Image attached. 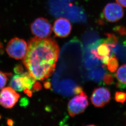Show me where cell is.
<instances>
[{"label": "cell", "mask_w": 126, "mask_h": 126, "mask_svg": "<svg viewBox=\"0 0 126 126\" xmlns=\"http://www.w3.org/2000/svg\"><path fill=\"white\" fill-rule=\"evenodd\" d=\"M59 52V47L54 40L35 37L29 42L23 63L35 80H44L54 73Z\"/></svg>", "instance_id": "cell-1"}, {"label": "cell", "mask_w": 126, "mask_h": 126, "mask_svg": "<svg viewBox=\"0 0 126 126\" xmlns=\"http://www.w3.org/2000/svg\"><path fill=\"white\" fill-rule=\"evenodd\" d=\"M48 8L52 15L67 18L73 22L85 23L87 18L81 7L68 3L63 0H49Z\"/></svg>", "instance_id": "cell-2"}, {"label": "cell", "mask_w": 126, "mask_h": 126, "mask_svg": "<svg viewBox=\"0 0 126 126\" xmlns=\"http://www.w3.org/2000/svg\"><path fill=\"white\" fill-rule=\"evenodd\" d=\"M28 47L25 41L15 37L8 43L6 51L11 58L16 60L23 59L26 54Z\"/></svg>", "instance_id": "cell-3"}, {"label": "cell", "mask_w": 126, "mask_h": 126, "mask_svg": "<svg viewBox=\"0 0 126 126\" xmlns=\"http://www.w3.org/2000/svg\"><path fill=\"white\" fill-rule=\"evenodd\" d=\"M89 105L87 94L82 91L68 102L67 110L70 116L74 117L85 111Z\"/></svg>", "instance_id": "cell-4"}, {"label": "cell", "mask_w": 126, "mask_h": 126, "mask_svg": "<svg viewBox=\"0 0 126 126\" xmlns=\"http://www.w3.org/2000/svg\"><path fill=\"white\" fill-rule=\"evenodd\" d=\"M31 32L36 37L47 38L50 36L53 31L52 27L46 18L40 17L36 19L30 25Z\"/></svg>", "instance_id": "cell-5"}, {"label": "cell", "mask_w": 126, "mask_h": 126, "mask_svg": "<svg viewBox=\"0 0 126 126\" xmlns=\"http://www.w3.org/2000/svg\"><path fill=\"white\" fill-rule=\"evenodd\" d=\"M90 99L92 104L95 107H103L110 102L111 94L107 88L98 87L94 89Z\"/></svg>", "instance_id": "cell-6"}, {"label": "cell", "mask_w": 126, "mask_h": 126, "mask_svg": "<svg viewBox=\"0 0 126 126\" xmlns=\"http://www.w3.org/2000/svg\"><path fill=\"white\" fill-rule=\"evenodd\" d=\"M104 16L107 21L114 23L118 21L124 16V11L121 6L116 3L107 4L104 9Z\"/></svg>", "instance_id": "cell-7"}, {"label": "cell", "mask_w": 126, "mask_h": 126, "mask_svg": "<svg viewBox=\"0 0 126 126\" xmlns=\"http://www.w3.org/2000/svg\"><path fill=\"white\" fill-rule=\"evenodd\" d=\"M20 97V95L11 87L4 88L0 92V105L5 108H12Z\"/></svg>", "instance_id": "cell-8"}, {"label": "cell", "mask_w": 126, "mask_h": 126, "mask_svg": "<svg viewBox=\"0 0 126 126\" xmlns=\"http://www.w3.org/2000/svg\"><path fill=\"white\" fill-rule=\"evenodd\" d=\"M72 30L71 24L68 19L61 17L54 23L53 30L57 37L63 38L69 36Z\"/></svg>", "instance_id": "cell-9"}, {"label": "cell", "mask_w": 126, "mask_h": 126, "mask_svg": "<svg viewBox=\"0 0 126 126\" xmlns=\"http://www.w3.org/2000/svg\"><path fill=\"white\" fill-rule=\"evenodd\" d=\"M111 48L106 43L104 42L99 45L96 49H92L90 51L91 54L94 58L101 60L105 65L107 64L111 54Z\"/></svg>", "instance_id": "cell-10"}, {"label": "cell", "mask_w": 126, "mask_h": 126, "mask_svg": "<svg viewBox=\"0 0 126 126\" xmlns=\"http://www.w3.org/2000/svg\"><path fill=\"white\" fill-rule=\"evenodd\" d=\"M10 84L11 88L17 92H22L25 89L22 82L20 74L13 76Z\"/></svg>", "instance_id": "cell-11"}, {"label": "cell", "mask_w": 126, "mask_h": 126, "mask_svg": "<svg viewBox=\"0 0 126 126\" xmlns=\"http://www.w3.org/2000/svg\"><path fill=\"white\" fill-rule=\"evenodd\" d=\"M20 76L22 82L25 89L28 88L31 89L36 82V80L30 75L29 72L23 73L20 74Z\"/></svg>", "instance_id": "cell-12"}, {"label": "cell", "mask_w": 126, "mask_h": 126, "mask_svg": "<svg viewBox=\"0 0 126 126\" xmlns=\"http://www.w3.org/2000/svg\"><path fill=\"white\" fill-rule=\"evenodd\" d=\"M115 76L120 84L126 86V64L121 66Z\"/></svg>", "instance_id": "cell-13"}, {"label": "cell", "mask_w": 126, "mask_h": 126, "mask_svg": "<svg viewBox=\"0 0 126 126\" xmlns=\"http://www.w3.org/2000/svg\"><path fill=\"white\" fill-rule=\"evenodd\" d=\"M107 69L111 72H115L118 69V59L115 55L110 56L107 64Z\"/></svg>", "instance_id": "cell-14"}, {"label": "cell", "mask_w": 126, "mask_h": 126, "mask_svg": "<svg viewBox=\"0 0 126 126\" xmlns=\"http://www.w3.org/2000/svg\"><path fill=\"white\" fill-rule=\"evenodd\" d=\"M107 38L104 40V42L107 43L111 48L115 47L118 43V38L113 33H107Z\"/></svg>", "instance_id": "cell-15"}, {"label": "cell", "mask_w": 126, "mask_h": 126, "mask_svg": "<svg viewBox=\"0 0 126 126\" xmlns=\"http://www.w3.org/2000/svg\"><path fill=\"white\" fill-rule=\"evenodd\" d=\"M11 75V74L5 73L0 71V90L2 89L5 87L8 80L9 76Z\"/></svg>", "instance_id": "cell-16"}, {"label": "cell", "mask_w": 126, "mask_h": 126, "mask_svg": "<svg viewBox=\"0 0 126 126\" xmlns=\"http://www.w3.org/2000/svg\"><path fill=\"white\" fill-rule=\"evenodd\" d=\"M115 100L117 102L124 103L126 100V92H116L115 94Z\"/></svg>", "instance_id": "cell-17"}, {"label": "cell", "mask_w": 126, "mask_h": 126, "mask_svg": "<svg viewBox=\"0 0 126 126\" xmlns=\"http://www.w3.org/2000/svg\"><path fill=\"white\" fill-rule=\"evenodd\" d=\"M103 81L104 83L107 85H111L112 84L114 81L113 76L109 73L105 74L104 77Z\"/></svg>", "instance_id": "cell-18"}, {"label": "cell", "mask_w": 126, "mask_h": 126, "mask_svg": "<svg viewBox=\"0 0 126 126\" xmlns=\"http://www.w3.org/2000/svg\"><path fill=\"white\" fill-rule=\"evenodd\" d=\"M114 31L121 35L126 34V30L123 26H117L114 28Z\"/></svg>", "instance_id": "cell-19"}, {"label": "cell", "mask_w": 126, "mask_h": 126, "mask_svg": "<svg viewBox=\"0 0 126 126\" xmlns=\"http://www.w3.org/2000/svg\"><path fill=\"white\" fill-rule=\"evenodd\" d=\"M23 67L21 65H18L16 66L15 67L14 69V71L16 74H22L23 73Z\"/></svg>", "instance_id": "cell-20"}, {"label": "cell", "mask_w": 126, "mask_h": 126, "mask_svg": "<svg viewBox=\"0 0 126 126\" xmlns=\"http://www.w3.org/2000/svg\"><path fill=\"white\" fill-rule=\"evenodd\" d=\"M116 1L121 6L126 7V0H116Z\"/></svg>", "instance_id": "cell-21"}, {"label": "cell", "mask_w": 126, "mask_h": 126, "mask_svg": "<svg viewBox=\"0 0 126 126\" xmlns=\"http://www.w3.org/2000/svg\"><path fill=\"white\" fill-rule=\"evenodd\" d=\"M33 88L34 90L38 91L41 89V86L38 83H35V82L34 84H33Z\"/></svg>", "instance_id": "cell-22"}, {"label": "cell", "mask_w": 126, "mask_h": 126, "mask_svg": "<svg viewBox=\"0 0 126 126\" xmlns=\"http://www.w3.org/2000/svg\"><path fill=\"white\" fill-rule=\"evenodd\" d=\"M82 91V88L81 87H77L75 88L74 90V94H79Z\"/></svg>", "instance_id": "cell-23"}, {"label": "cell", "mask_w": 126, "mask_h": 126, "mask_svg": "<svg viewBox=\"0 0 126 126\" xmlns=\"http://www.w3.org/2000/svg\"><path fill=\"white\" fill-rule=\"evenodd\" d=\"M44 86L46 89H49L51 86V84L49 82H46L44 84Z\"/></svg>", "instance_id": "cell-24"}, {"label": "cell", "mask_w": 126, "mask_h": 126, "mask_svg": "<svg viewBox=\"0 0 126 126\" xmlns=\"http://www.w3.org/2000/svg\"><path fill=\"white\" fill-rule=\"evenodd\" d=\"M7 124L9 125H13V122L12 120H11L10 119L8 120H7Z\"/></svg>", "instance_id": "cell-25"}, {"label": "cell", "mask_w": 126, "mask_h": 126, "mask_svg": "<svg viewBox=\"0 0 126 126\" xmlns=\"http://www.w3.org/2000/svg\"><path fill=\"white\" fill-rule=\"evenodd\" d=\"M64 1H72V0H63Z\"/></svg>", "instance_id": "cell-26"}, {"label": "cell", "mask_w": 126, "mask_h": 126, "mask_svg": "<svg viewBox=\"0 0 126 126\" xmlns=\"http://www.w3.org/2000/svg\"><path fill=\"white\" fill-rule=\"evenodd\" d=\"M0 118H1V116L0 115Z\"/></svg>", "instance_id": "cell-27"}]
</instances>
